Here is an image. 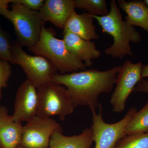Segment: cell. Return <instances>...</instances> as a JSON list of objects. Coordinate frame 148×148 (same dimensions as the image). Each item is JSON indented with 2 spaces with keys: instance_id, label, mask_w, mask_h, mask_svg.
I'll return each mask as SVG.
<instances>
[{
  "instance_id": "6da1fadb",
  "label": "cell",
  "mask_w": 148,
  "mask_h": 148,
  "mask_svg": "<svg viewBox=\"0 0 148 148\" xmlns=\"http://www.w3.org/2000/svg\"><path fill=\"white\" fill-rule=\"evenodd\" d=\"M120 68L115 66L104 71L90 69L64 75L57 73L51 82L67 88L74 108L88 106L92 110L99 108L100 95L112 89Z\"/></svg>"
},
{
  "instance_id": "7a4b0ae2",
  "label": "cell",
  "mask_w": 148,
  "mask_h": 148,
  "mask_svg": "<svg viewBox=\"0 0 148 148\" xmlns=\"http://www.w3.org/2000/svg\"><path fill=\"white\" fill-rule=\"evenodd\" d=\"M110 10L106 16H93L103 32L113 38V43L104 51L106 55L123 59L129 56L134 57L130 43H138L142 40L140 33L123 19L120 9L115 0L110 2Z\"/></svg>"
},
{
  "instance_id": "3957f363",
  "label": "cell",
  "mask_w": 148,
  "mask_h": 148,
  "mask_svg": "<svg viewBox=\"0 0 148 148\" xmlns=\"http://www.w3.org/2000/svg\"><path fill=\"white\" fill-rule=\"evenodd\" d=\"M56 36L53 29L46 28L44 24L39 40L28 49L48 59L61 75L86 70L87 67L84 63L68 50L63 39L57 38Z\"/></svg>"
},
{
  "instance_id": "277c9868",
  "label": "cell",
  "mask_w": 148,
  "mask_h": 148,
  "mask_svg": "<svg viewBox=\"0 0 148 148\" xmlns=\"http://www.w3.org/2000/svg\"><path fill=\"white\" fill-rule=\"evenodd\" d=\"M0 15L12 24L16 42L22 47L30 48L38 42L45 23L39 11L29 10L12 0L11 9L0 8Z\"/></svg>"
},
{
  "instance_id": "5b68a950",
  "label": "cell",
  "mask_w": 148,
  "mask_h": 148,
  "mask_svg": "<svg viewBox=\"0 0 148 148\" xmlns=\"http://www.w3.org/2000/svg\"><path fill=\"white\" fill-rule=\"evenodd\" d=\"M37 90L38 116L51 118L57 116L64 121L73 112L75 108L68 90L64 86L50 82Z\"/></svg>"
},
{
  "instance_id": "8992f818",
  "label": "cell",
  "mask_w": 148,
  "mask_h": 148,
  "mask_svg": "<svg viewBox=\"0 0 148 148\" xmlns=\"http://www.w3.org/2000/svg\"><path fill=\"white\" fill-rule=\"evenodd\" d=\"M12 54L13 64L22 68L27 79L37 88L51 82L57 73L55 66L48 59L42 56L29 55L16 41L13 42Z\"/></svg>"
},
{
  "instance_id": "52a82bcc",
  "label": "cell",
  "mask_w": 148,
  "mask_h": 148,
  "mask_svg": "<svg viewBox=\"0 0 148 148\" xmlns=\"http://www.w3.org/2000/svg\"><path fill=\"white\" fill-rule=\"evenodd\" d=\"M99 112L95 110H91L92 124L91 127L93 135L94 148H114L123 137L125 136V130L128 123L135 113L137 109L131 108L124 117L114 123H107L103 119L102 105L99 106Z\"/></svg>"
},
{
  "instance_id": "ba28073f",
  "label": "cell",
  "mask_w": 148,
  "mask_h": 148,
  "mask_svg": "<svg viewBox=\"0 0 148 148\" xmlns=\"http://www.w3.org/2000/svg\"><path fill=\"white\" fill-rule=\"evenodd\" d=\"M143 66L141 62L134 64L129 60H126L121 66L116 81L115 89L110 100L114 112L121 113L124 111L127 98L142 79Z\"/></svg>"
},
{
  "instance_id": "9c48e42d",
  "label": "cell",
  "mask_w": 148,
  "mask_h": 148,
  "mask_svg": "<svg viewBox=\"0 0 148 148\" xmlns=\"http://www.w3.org/2000/svg\"><path fill=\"white\" fill-rule=\"evenodd\" d=\"M61 129L55 120L36 116L23 126L20 145L24 148H49L51 136Z\"/></svg>"
},
{
  "instance_id": "30bf717a",
  "label": "cell",
  "mask_w": 148,
  "mask_h": 148,
  "mask_svg": "<svg viewBox=\"0 0 148 148\" xmlns=\"http://www.w3.org/2000/svg\"><path fill=\"white\" fill-rule=\"evenodd\" d=\"M38 108L37 88L27 79L17 89L12 115L13 119L17 122H27L36 116Z\"/></svg>"
},
{
  "instance_id": "8fae6325",
  "label": "cell",
  "mask_w": 148,
  "mask_h": 148,
  "mask_svg": "<svg viewBox=\"0 0 148 148\" xmlns=\"http://www.w3.org/2000/svg\"><path fill=\"white\" fill-rule=\"evenodd\" d=\"M75 9L74 0H45L39 12L43 22L49 21L64 29Z\"/></svg>"
},
{
  "instance_id": "7c38bea8",
  "label": "cell",
  "mask_w": 148,
  "mask_h": 148,
  "mask_svg": "<svg viewBox=\"0 0 148 148\" xmlns=\"http://www.w3.org/2000/svg\"><path fill=\"white\" fill-rule=\"evenodd\" d=\"M64 40L68 50L87 67L93 65L92 60L100 57L101 51L91 41L86 40L69 32L63 33Z\"/></svg>"
},
{
  "instance_id": "4fadbf2b",
  "label": "cell",
  "mask_w": 148,
  "mask_h": 148,
  "mask_svg": "<svg viewBox=\"0 0 148 148\" xmlns=\"http://www.w3.org/2000/svg\"><path fill=\"white\" fill-rule=\"evenodd\" d=\"M23 126L14 121L5 106H0V148H17L21 143Z\"/></svg>"
},
{
  "instance_id": "5bb4252c",
  "label": "cell",
  "mask_w": 148,
  "mask_h": 148,
  "mask_svg": "<svg viewBox=\"0 0 148 148\" xmlns=\"http://www.w3.org/2000/svg\"><path fill=\"white\" fill-rule=\"evenodd\" d=\"M94 17L87 12L79 14L74 10L66 21L63 33L69 32L86 40L99 38L93 23Z\"/></svg>"
},
{
  "instance_id": "9a60e30c",
  "label": "cell",
  "mask_w": 148,
  "mask_h": 148,
  "mask_svg": "<svg viewBox=\"0 0 148 148\" xmlns=\"http://www.w3.org/2000/svg\"><path fill=\"white\" fill-rule=\"evenodd\" d=\"M93 143L91 127L85 129L81 134L68 136L63 129L56 131L51 138L50 148H90Z\"/></svg>"
},
{
  "instance_id": "2e32d148",
  "label": "cell",
  "mask_w": 148,
  "mask_h": 148,
  "mask_svg": "<svg viewBox=\"0 0 148 148\" xmlns=\"http://www.w3.org/2000/svg\"><path fill=\"white\" fill-rule=\"evenodd\" d=\"M117 3L119 8L126 14L125 21L127 24L148 32V8L143 1L119 0Z\"/></svg>"
},
{
  "instance_id": "e0dca14e",
  "label": "cell",
  "mask_w": 148,
  "mask_h": 148,
  "mask_svg": "<svg viewBox=\"0 0 148 148\" xmlns=\"http://www.w3.org/2000/svg\"><path fill=\"white\" fill-rule=\"evenodd\" d=\"M148 132V102L136 112L126 127L125 135Z\"/></svg>"
},
{
  "instance_id": "ac0fdd59",
  "label": "cell",
  "mask_w": 148,
  "mask_h": 148,
  "mask_svg": "<svg viewBox=\"0 0 148 148\" xmlns=\"http://www.w3.org/2000/svg\"><path fill=\"white\" fill-rule=\"evenodd\" d=\"M75 8L84 10L94 16H106L109 13L105 0H74Z\"/></svg>"
},
{
  "instance_id": "d6986e66",
  "label": "cell",
  "mask_w": 148,
  "mask_h": 148,
  "mask_svg": "<svg viewBox=\"0 0 148 148\" xmlns=\"http://www.w3.org/2000/svg\"><path fill=\"white\" fill-rule=\"evenodd\" d=\"M114 148H148V132L125 135Z\"/></svg>"
},
{
  "instance_id": "ffe728a7",
  "label": "cell",
  "mask_w": 148,
  "mask_h": 148,
  "mask_svg": "<svg viewBox=\"0 0 148 148\" xmlns=\"http://www.w3.org/2000/svg\"><path fill=\"white\" fill-rule=\"evenodd\" d=\"M14 41L0 25V60L13 64L12 48Z\"/></svg>"
},
{
  "instance_id": "44dd1931",
  "label": "cell",
  "mask_w": 148,
  "mask_h": 148,
  "mask_svg": "<svg viewBox=\"0 0 148 148\" xmlns=\"http://www.w3.org/2000/svg\"><path fill=\"white\" fill-rule=\"evenodd\" d=\"M10 62L0 60V100L2 97V89L7 86L8 82L11 75Z\"/></svg>"
},
{
  "instance_id": "7402d4cb",
  "label": "cell",
  "mask_w": 148,
  "mask_h": 148,
  "mask_svg": "<svg viewBox=\"0 0 148 148\" xmlns=\"http://www.w3.org/2000/svg\"><path fill=\"white\" fill-rule=\"evenodd\" d=\"M15 1L26 8L37 11L40 10L45 1L44 0H15Z\"/></svg>"
},
{
  "instance_id": "603a6c76",
  "label": "cell",
  "mask_w": 148,
  "mask_h": 148,
  "mask_svg": "<svg viewBox=\"0 0 148 148\" xmlns=\"http://www.w3.org/2000/svg\"><path fill=\"white\" fill-rule=\"evenodd\" d=\"M134 92H145L148 93V80H140L134 88Z\"/></svg>"
},
{
  "instance_id": "cb8c5ba5",
  "label": "cell",
  "mask_w": 148,
  "mask_h": 148,
  "mask_svg": "<svg viewBox=\"0 0 148 148\" xmlns=\"http://www.w3.org/2000/svg\"><path fill=\"white\" fill-rule=\"evenodd\" d=\"M12 2V0H0V8H8L9 4Z\"/></svg>"
},
{
  "instance_id": "d4e9b609",
  "label": "cell",
  "mask_w": 148,
  "mask_h": 148,
  "mask_svg": "<svg viewBox=\"0 0 148 148\" xmlns=\"http://www.w3.org/2000/svg\"><path fill=\"white\" fill-rule=\"evenodd\" d=\"M148 77V64L146 65H143L141 72V77Z\"/></svg>"
},
{
  "instance_id": "484cf974",
  "label": "cell",
  "mask_w": 148,
  "mask_h": 148,
  "mask_svg": "<svg viewBox=\"0 0 148 148\" xmlns=\"http://www.w3.org/2000/svg\"><path fill=\"white\" fill-rule=\"evenodd\" d=\"M143 2H144L145 5L147 6V7L148 8V0H145V1H143Z\"/></svg>"
},
{
  "instance_id": "4316f807",
  "label": "cell",
  "mask_w": 148,
  "mask_h": 148,
  "mask_svg": "<svg viewBox=\"0 0 148 148\" xmlns=\"http://www.w3.org/2000/svg\"><path fill=\"white\" fill-rule=\"evenodd\" d=\"M17 148H23V147H21V145H19L18 146V147H17ZM49 148H50L49 147Z\"/></svg>"
}]
</instances>
